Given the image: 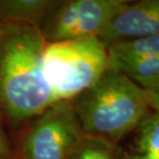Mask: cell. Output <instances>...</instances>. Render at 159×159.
Listing matches in <instances>:
<instances>
[{
	"instance_id": "6da1fadb",
	"label": "cell",
	"mask_w": 159,
	"mask_h": 159,
	"mask_svg": "<svg viewBox=\"0 0 159 159\" xmlns=\"http://www.w3.org/2000/svg\"><path fill=\"white\" fill-rule=\"evenodd\" d=\"M45 43L34 24L0 25V114L11 130L57 102L43 72Z\"/></svg>"
},
{
	"instance_id": "7a4b0ae2",
	"label": "cell",
	"mask_w": 159,
	"mask_h": 159,
	"mask_svg": "<svg viewBox=\"0 0 159 159\" xmlns=\"http://www.w3.org/2000/svg\"><path fill=\"white\" fill-rule=\"evenodd\" d=\"M71 102L84 135L116 145L151 110L144 88L110 68Z\"/></svg>"
},
{
	"instance_id": "3957f363",
	"label": "cell",
	"mask_w": 159,
	"mask_h": 159,
	"mask_svg": "<svg viewBox=\"0 0 159 159\" xmlns=\"http://www.w3.org/2000/svg\"><path fill=\"white\" fill-rule=\"evenodd\" d=\"M42 67L56 101L72 100L109 68L107 47L98 37L45 43Z\"/></svg>"
},
{
	"instance_id": "277c9868",
	"label": "cell",
	"mask_w": 159,
	"mask_h": 159,
	"mask_svg": "<svg viewBox=\"0 0 159 159\" xmlns=\"http://www.w3.org/2000/svg\"><path fill=\"white\" fill-rule=\"evenodd\" d=\"M83 137L71 100L57 101L18 131L15 159H71Z\"/></svg>"
},
{
	"instance_id": "5b68a950",
	"label": "cell",
	"mask_w": 159,
	"mask_h": 159,
	"mask_svg": "<svg viewBox=\"0 0 159 159\" xmlns=\"http://www.w3.org/2000/svg\"><path fill=\"white\" fill-rule=\"evenodd\" d=\"M127 0H60L40 30L45 42L99 37Z\"/></svg>"
},
{
	"instance_id": "8992f818",
	"label": "cell",
	"mask_w": 159,
	"mask_h": 159,
	"mask_svg": "<svg viewBox=\"0 0 159 159\" xmlns=\"http://www.w3.org/2000/svg\"><path fill=\"white\" fill-rule=\"evenodd\" d=\"M159 33V0L128 3L114 17L99 38L105 46Z\"/></svg>"
},
{
	"instance_id": "52a82bcc",
	"label": "cell",
	"mask_w": 159,
	"mask_h": 159,
	"mask_svg": "<svg viewBox=\"0 0 159 159\" xmlns=\"http://www.w3.org/2000/svg\"><path fill=\"white\" fill-rule=\"evenodd\" d=\"M122 159H159V111L151 109L134 128Z\"/></svg>"
},
{
	"instance_id": "ba28073f",
	"label": "cell",
	"mask_w": 159,
	"mask_h": 159,
	"mask_svg": "<svg viewBox=\"0 0 159 159\" xmlns=\"http://www.w3.org/2000/svg\"><path fill=\"white\" fill-rule=\"evenodd\" d=\"M60 0H0V25L28 23L41 27Z\"/></svg>"
},
{
	"instance_id": "9c48e42d",
	"label": "cell",
	"mask_w": 159,
	"mask_h": 159,
	"mask_svg": "<svg viewBox=\"0 0 159 159\" xmlns=\"http://www.w3.org/2000/svg\"><path fill=\"white\" fill-rule=\"evenodd\" d=\"M109 63L146 59L159 56V33L107 46Z\"/></svg>"
},
{
	"instance_id": "30bf717a",
	"label": "cell",
	"mask_w": 159,
	"mask_h": 159,
	"mask_svg": "<svg viewBox=\"0 0 159 159\" xmlns=\"http://www.w3.org/2000/svg\"><path fill=\"white\" fill-rule=\"evenodd\" d=\"M122 149L104 138L84 135L71 159H122Z\"/></svg>"
},
{
	"instance_id": "8fae6325",
	"label": "cell",
	"mask_w": 159,
	"mask_h": 159,
	"mask_svg": "<svg viewBox=\"0 0 159 159\" xmlns=\"http://www.w3.org/2000/svg\"><path fill=\"white\" fill-rule=\"evenodd\" d=\"M15 158L13 145L6 131V125L0 114V159Z\"/></svg>"
},
{
	"instance_id": "7c38bea8",
	"label": "cell",
	"mask_w": 159,
	"mask_h": 159,
	"mask_svg": "<svg viewBox=\"0 0 159 159\" xmlns=\"http://www.w3.org/2000/svg\"><path fill=\"white\" fill-rule=\"evenodd\" d=\"M140 86L147 92L151 109L159 111V76Z\"/></svg>"
},
{
	"instance_id": "4fadbf2b",
	"label": "cell",
	"mask_w": 159,
	"mask_h": 159,
	"mask_svg": "<svg viewBox=\"0 0 159 159\" xmlns=\"http://www.w3.org/2000/svg\"><path fill=\"white\" fill-rule=\"evenodd\" d=\"M11 159H15V158H11Z\"/></svg>"
}]
</instances>
